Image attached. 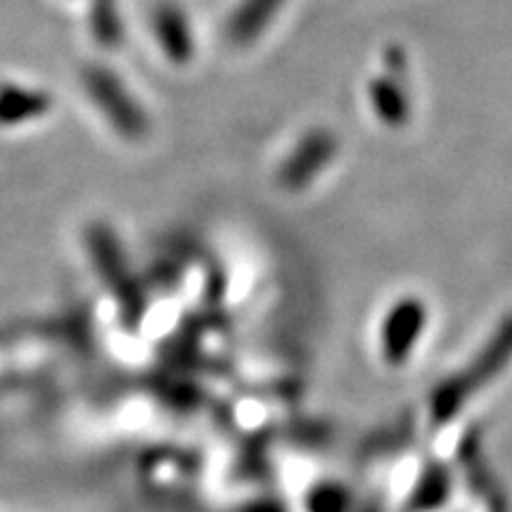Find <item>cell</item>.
Here are the masks:
<instances>
[{"label": "cell", "mask_w": 512, "mask_h": 512, "mask_svg": "<svg viewBox=\"0 0 512 512\" xmlns=\"http://www.w3.org/2000/svg\"><path fill=\"white\" fill-rule=\"evenodd\" d=\"M157 31L162 43L169 50V55H174L176 60H185L188 55V27H185V19L178 15L174 8H166L157 15Z\"/></svg>", "instance_id": "ba28073f"}, {"label": "cell", "mask_w": 512, "mask_h": 512, "mask_svg": "<svg viewBox=\"0 0 512 512\" xmlns=\"http://www.w3.org/2000/svg\"><path fill=\"white\" fill-rule=\"evenodd\" d=\"M387 64L389 67H394V72H403V67H406V57H403V53L401 50H392V53H389V57H387Z\"/></svg>", "instance_id": "9c48e42d"}, {"label": "cell", "mask_w": 512, "mask_h": 512, "mask_svg": "<svg viewBox=\"0 0 512 512\" xmlns=\"http://www.w3.org/2000/svg\"><path fill=\"white\" fill-rule=\"evenodd\" d=\"M283 0H245L242 8L235 12L233 22H230V36L238 43L254 41L256 34L271 22V17L278 12Z\"/></svg>", "instance_id": "5b68a950"}, {"label": "cell", "mask_w": 512, "mask_h": 512, "mask_svg": "<svg viewBox=\"0 0 512 512\" xmlns=\"http://www.w3.org/2000/svg\"><path fill=\"white\" fill-rule=\"evenodd\" d=\"M88 91H91L93 98L100 102L102 110L107 112V117H110L126 136H136L140 128H143V117H140L136 102L126 98V91L110 74L100 72V69L88 74Z\"/></svg>", "instance_id": "3957f363"}, {"label": "cell", "mask_w": 512, "mask_h": 512, "mask_svg": "<svg viewBox=\"0 0 512 512\" xmlns=\"http://www.w3.org/2000/svg\"><path fill=\"white\" fill-rule=\"evenodd\" d=\"M368 351L377 368L406 375L425 363L439 337V309L420 292H399L377 304L368 323Z\"/></svg>", "instance_id": "7a4b0ae2"}, {"label": "cell", "mask_w": 512, "mask_h": 512, "mask_svg": "<svg viewBox=\"0 0 512 512\" xmlns=\"http://www.w3.org/2000/svg\"><path fill=\"white\" fill-rule=\"evenodd\" d=\"M370 100H373L377 117H380L384 124L403 126L408 121V102L394 81H373V86H370Z\"/></svg>", "instance_id": "8992f818"}, {"label": "cell", "mask_w": 512, "mask_h": 512, "mask_svg": "<svg viewBox=\"0 0 512 512\" xmlns=\"http://www.w3.org/2000/svg\"><path fill=\"white\" fill-rule=\"evenodd\" d=\"M48 107V100L41 93L24 91V88H5L0 91V121L3 124H17L38 117Z\"/></svg>", "instance_id": "52a82bcc"}, {"label": "cell", "mask_w": 512, "mask_h": 512, "mask_svg": "<svg viewBox=\"0 0 512 512\" xmlns=\"http://www.w3.org/2000/svg\"><path fill=\"white\" fill-rule=\"evenodd\" d=\"M512 377V316L501 320L458 370H453L422 408L418 427L422 432L472 430L475 413Z\"/></svg>", "instance_id": "6da1fadb"}, {"label": "cell", "mask_w": 512, "mask_h": 512, "mask_svg": "<svg viewBox=\"0 0 512 512\" xmlns=\"http://www.w3.org/2000/svg\"><path fill=\"white\" fill-rule=\"evenodd\" d=\"M332 155H335V138L325 131H313L297 145L290 162L283 166V183L290 188L309 183L320 166L330 162Z\"/></svg>", "instance_id": "277c9868"}]
</instances>
